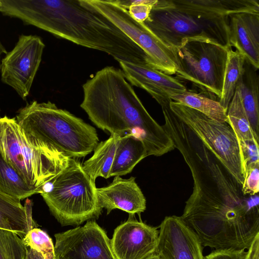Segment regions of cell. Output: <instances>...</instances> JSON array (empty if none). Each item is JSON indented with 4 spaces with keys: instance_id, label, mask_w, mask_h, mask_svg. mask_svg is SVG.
I'll return each instance as SVG.
<instances>
[{
    "instance_id": "10",
    "label": "cell",
    "mask_w": 259,
    "mask_h": 259,
    "mask_svg": "<svg viewBox=\"0 0 259 259\" xmlns=\"http://www.w3.org/2000/svg\"><path fill=\"white\" fill-rule=\"evenodd\" d=\"M45 45L35 35L19 36L14 48L1 61V80L24 100L29 95L39 67Z\"/></svg>"
},
{
    "instance_id": "23",
    "label": "cell",
    "mask_w": 259,
    "mask_h": 259,
    "mask_svg": "<svg viewBox=\"0 0 259 259\" xmlns=\"http://www.w3.org/2000/svg\"><path fill=\"white\" fill-rule=\"evenodd\" d=\"M0 190L20 200L39 193L0 155Z\"/></svg>"
},
{
    "instance_id": "18",
    "label": "cell",
    "mask_w": 259,
    "mask_h": 259,
    "mask_svg": "<svg viewBox=\"0 0 259 259\" xmlns=\"http://www.w3.org/2000/svg\"><path fill=\"white\" fill-rule=\"evenodd\" d=\"M257 69L246 60L244 71L237 88L250 127L256 139H259V77Z\"/></svg>"
},
{
    "instance_id": "28",
    "label": "cell",
    "mask_w": 259,
    "mask_h": 259,
    "mask_svg": "<svg viewBox=\"0 0 259 259\" xmlns=\"http://www.w3.org/2000/svg\"><path fill=\"white\" fill-rule=\"evenodd\" d=\"M241 163L245 174V169L259 163L258 142L256 141H238Z\"/></svg>"
},
{
    "instance_id": "7",
    "label": "cell",
    "mask_w": 259,
    "mask_h": 259,
    "mask_svg": "<svg viewBox=\"0 0 259 259\" xmlns=\"http://www.w3.org/2000/svg\"><path fill=\"white\" fill-rule=\"evenodd\" d=\"M228 49L207 41L186 42L174 51L177 64V78L191 82L204 95L219 100L222 94Z\"/></svg>"
},
{
    "instance_id": "12",
    "label": "cell",
    "mask_w": 259,
    "mask_h": 259,
    "mask_svg": "<svg viewBox=\"0 0 259 259\" xmlns=\"http://www.w3.org/2000/svg\"><path fill=\"white\" fill-rule=\"evenodd\" d=\"M130 215L128 219L114 230L111 246L116 259H145L156 250L158 228L139 221Z\"/></svg>"
},
{
    "instance_id": "34",
    "label": "cell",
    "mask_w": 259,
    "mask_h": 259,
    "mask_svg": "<svg viewBox=\"0 0 259 259\" xmlns=\"http://www.w3.org/2000/svg\"><path fill=\"white\" fill-rule=\"evenodd\" d=\"M145 259H161V258H160L157 255H156L155 254H153L147 257Z\"/></svg>"
},
{
    "instance_id": "2",
    "label": "cell",
    "mask_w": 259,
    "mask_h": 259,
    "mask_svg": "<svg viewBox=\"0 0 259 259\" xmlns=\"http://www.w3.org/2000/svg\"><path fill=\"white\" fill-rule=\"evenodd\" d=\"M81 108L96 126L110 135H132L141 140L147 156L175 149L172 140L150 115L120 69L107 66L83 85Z\"/></svg>"
},
{
    "instance_id": "14",
    "label": "cell",
    "mask_w": 259,
    "mask_h": 259,
    "mask_svg": "<svg viewBox=\"0 0 259 259\" xmlns=\"http://www.w3.org/2000/svg\"><path fill=\"white\" fill-rule=\"evenodd\" d=\"M118 62L126 79L132 85L147 91L160 106L171 101V95L187 91L186 86L178 78L149 64Z\"/></svg>"
},
{
    "instance_id": "9",
    "label": "cell",
    "mask_w": 259,
    "mask_h": 259,
    "mask_svg": "<svg viewBox=\"0 0 259 259\" xmlns=\"http://www.w3.org/2000/svg\"><path fill=\"white\" fill-rule=\"evenodd\" d=\"M81 4L101 13L124 32L146 54L150 65L168 75L177 70L174 52L134 19L128 11L112 0H79Z\"/></svg>"
},
{
    "instance_id": "29",
    "label": "cell",
    "mask_w": 259,
    "mask_h": 259,
    "mask_svg": "<svg viewBox=\"0 0 259 259\" xmlns=\"http://www.w3.org/2000/svg\"><path fill=\"white\" fill-rule=\"evenodd\" d=\"M259 163L251 165L245 170L242 191L245 195H254L259 191Z\"/></svg>"
},
{
    "instance_id": "19",
    "label": "cell",
    "mask_w": 259,
    "mask_h": 259,
    "mask_svg": "<svg viewBox=\"0 0 259 259\" xmlns=\"http://www.w3.org/2000/svg\"><path fill=\"white\" fill-rule=\"evenodd\" d=\"M147 156L142 142L132 135L120 136L117 145L111 177L130 173L135 166Z\"/></svg>"
},
{
    "instance_id": "32",
    "label": "cell",
    "mask_w": 259,
    "mask_h": 259,
    "mask_svg": "<svg viewBox=\"0 0 259 259\" xmlns=\"http://www.w3.org/2000/svg\"><path fill=\"white\" fill-rule=\"evenodd\" d=\"M25 259H44L41 254L37 251L27 248L26 257Z\"/></svg>"
},
{
    "instance_id": "27",
    "label": "cell",
    "mask_w": 259,
    "mask_h": 259,
    "mask_svg": "<svg viewBox=\"0 0 259 259\" xmlns=\"http://www.w3.org/2000/svg\"><path fill=\"white\" fill-rule=\"evenodd\" d=\"M115 2L126 9L134 19L143 23L148 18L157 0H115Z\"/></svg>"
},
{
    "instance_id": "16",
    "label": "cell",
    "mask_w": 259,
    "mask_h": 259,
    "mask_svg": "<svg viewBox=\"0 0 259 259\" xmlns=\"http://www.w3.org/2000/svg\"><path fill=\"white\" fill-rule=\"evenodd\" d=\"M229 42L254 67L259 68V14L229 16Z\"/></svg>"
},
{
    "instance_id": "22",
    "label": "cell",
    "mask_w": 259,
    "mask_h": 259,
    "mask_svg": "<svg viewBox=\"0 0 259 259\" xmlns=\"http://www.w3.org/2000/svg\"><path fill=\"white\" fill-rule=\"evenodd\" d=\"M245 57L232 47L228 49L222 94L219 102L227 111L229 104L234 95L239 81L243 74Z\"/></svg>"
},
{
    "instance_id": "15",
    "label": "cell",
    "mask_w": 259,
    "mask_h": 259,
    "mask_svg": "<svg viewBox=\"0 0 259 259\" xmlns=\"http://www.w3.org/2000/svg\"><path fill=\"white\" fill-rule=\"evenodd\" d=\"M96 194L99 205L106 209L107 214L119 209L131 215H140L146 208L145 197L133 177L129 179L114 177L109 185L97 188Z\"/></svg>"
},
{
    "instance_id": "4",
    "label": "cell",
    "mask_w": 259,
    "mask_h": 259,
    "mask_svg": "<svg viewBox=\"0 0 259 259\" xmlns=\"http://www.w3.org/2000/svg\"><path fill=\"white\" fill-rule=\"evenodd\" d=\"M142 23L174 52L190 41L231 47L229 16L199 12L184 6L180 0H157Z\"/></svg>"
},
{
    "instance_id": "25",
    "label": "cell",
    "mask_w": 259,
    "mask_h": 259,
    "mask_svg": "<svg viewBox=\"0 0 259 259\" xmlns=\"http://www.w3.org/2000/svg\"><path fill=\"white\" fill-rule=\"evenodd\" d=\"M27 250L16 233L0 228V259H25Z\"/></svg>"
},
{
    "instance_id": "17",
    "label": "cell",
    "mask_w": 259,
    "mask_h": 259,
    "mask_svg": "<svg viewBox=\"0 0 259 259\" xmlns=\"http://www.w3.org/2000/svg\"><path fill=\"white\" fill-rule=\"evenodd\" d=\"M32 208L30 199L23 206L19 199L0 190V228L15 232L23 239L37 226L32 218Z\"/></svg>"
},
{
    "instance_id": "24",
    "label": "cell",
    "mask_w": 259,
    "mask_h": 259,
    "mask_svg": "<svg viewBox=\"0 0 259 259\" xmlns=\"http://www.w3.org/2000/svg\"><path fill=\"white\" fill-rule=\"evenodd\" d=\"M227 116L228 123L234 132L238 141L258 142L250 127L237 87L228 106Z\"/></svg>"
},
{
    "instance_id": "11",
    "label": "cell",
    "mask_w": 259,
    "mask_h": 259,
    "mask_svg": "<svg viewBox=\"0 0 259 259\" xmlns=\"http://www.w3.org/2000/svg\"><path fill=\"white\" fill-rule=\"evenodd\" d=\"M54 236L55 259H116L110 239L95 220Z\"/></svg>"
},
{
    "instance_id": "30",
    "label": "cell",
    "mask_w": 259,
    "mask_h": 259,
    "mask_svg": "<svg viewBox=\"0 0 259 259\" xmlns=\"http://www.w3.org/2000/svg\"><path fill=\"white\" fill-rule=\"evenodd\" d=\"M247 251L244 249H214L204 259H246Z\"/></svg>"
},
{
    "instance_id": "3",
    "label": "cell",
    "mask_w": 259,
    "mask_h": 259,
    "mask_svg": "<svg viewBox=\"0 0 259 259\" xmlns=\"http://www.w3.org/2000/svg\"><path fill=\"white\" fill-rule=\"evenodd\" d=\"M0 155L40 194L70 158L7 116L0 117Z\"/></svg>"
},
{
    "instance_id": "26",
    "label": "cell",
    "mask_w": 259,
    "mask_h": 259,
    "mask_svg": "<svg viewBox=\"0 0 259 259\" xmlns=\"http://www.w3.org/2000/svg\"><path fill=\"white\" fill-rule=\"evenodd\" d=\"M27 248L40 253L44 259H55L54 245L45 231L36 228L30 230L22 239Z\"/></svg>"
},
{
    "instance_id": "8",
    "label": "cell",
    "mask_w": 259,
    "mask_h": 259,
    "mask_svg": "<svg viewBox=\"0 0 259 259\" xmlns=\"http://www.w3.org/2000/svg\"><path fill=\"white\" fill-rule=\"evenodd\" d=\"M169 107L242 185L245 174L238 142L230 125L214 120L177 102L171 101Z\"/></svg>"
},
{
    "instance_id": "35",
    "label": "cell",
    "mask_w": 259,
    "mask_h": 259,
    "mask_svg": "<svg viewBox=\"0 0 259 259\" xmlns=\"http://www.w3.org/2000/svg\"><path fill=\"white\" fill-rule=\"evenodd\" d=\"M0 111H1V109H0Z\"/></svg>"
},
{
    "instance_id": "1",
    "label": "cell",
    "mask_w": 259,
    "mask_h": 259,
    "mask_svg": "<svg viewBox=\"0 0 259 259\" xmlns=\"http://www.w3.org/2000/svg\"><path fill=\"white\" fill-rule=\"evenodd\" d=\"M4 16L21 20L116 61L149 64L145 52L117 26L79 0H7Z\"/></svg>"
},
{
    "instance_id": "13",
    "label": "cell",
    "mask_w": 259,
    "mask_h": 259,
    "mask_svg": "<svg viewBox=\"0 0 259 259\" xmlns=\"http://www.w3.org/2000/svg\"><path fill=\"white\" fill-rule=\"evenodd\" d=\"M159 228L154 254L161 259H204L199 238L180 217H165Z\"/></svg>"
},
{
    "instance_id": "21",
    "label": "cell",
    "mask_w": 259,
    "mask_h": 259,
    "mask_svg": "<svg viewBox=\"0 0 259 259\" xmlns=\"http://www.w3.org/2000/svg\"><path fill=\"white\" fill-rule=\"evenodd\" d=\"M171 100L194 109L221 123H228L227 111L218 100L202 93L186 91L170 96Z\"/></svg>"
},
{
    "instance_id": "33",
    "label": "cell",
    "mask_w": 259,
    "mask_h": 259,
    "mask_svg": "<svg viewBox=\"0 0 259 259\" xmlns=\"http://www.w3.org/2000/svg\"><path fill=\"white\" fill-rule=\"evenodd\" d=\"M7 53V51L5 48V47L3 46L1 41H0V69L1 67V56L3 54H5V55Z\"/></svg>"
},
{
    "instance_id": "20",
    "label": "cell",
    "mask_w": 259,
    "mask_h": 259,
    "mask_svg": "<svg viewBox=\"0 0 259 259\" xmlns=\"http://www.w3.org/2000/svg\"><path fill=\"white\" fill-rule=\"evenodd\" d=\"M120 136L110 135L108 139L99 143L93 155L84 161L82 167L85 173L95 182L98 177H111L117 145Z\"/></svg>"
},
{
    "instance_id": "5",
    "label": "cell",
    "mask_w": 259,
    "mask_h": 259,
    "mask_svg": "<svg viewBox=\"0 0 259 259\" xmlns=\"http://www.w3.org/2000/svg\"><path fill=\"white\" fill-rule=\"evenodd\" d=\"M15 118L26 131L70 157H84L99 143L94 127L50 101H31L18 110Z\"/></svg>"
},
{
    "instance_id": "31",
    "label": "cell",
    "mask_w": 259,
    "mask_h": 259,
    "mask_svg": "<svg viewBox=\"0 0 259 259\" xmlns=\"http://www.w3.org/2000/svg\"><path fill=\"white\" fill-rule=\"evenodd\" d=\"M246 259H259V234L255 236L247 249Z\"/></svg>"
},
{
    "instance_id": "6",
    "label": "cell",
    "mask_w": 259,
    "mask_h": 259,
    "mask_svg": "<svg viewBox=\"0 0 259 259\" xmlns=\"http://www.w3.org/2000/svg\"><path fill=\"white\" fill-rule=\"evenodd\" d=\"M46 186L49 188L40 194L62 226H78L101 215L95 182L76 158L70 157L67 166Z\"/></svg>"
}]
</instances>
